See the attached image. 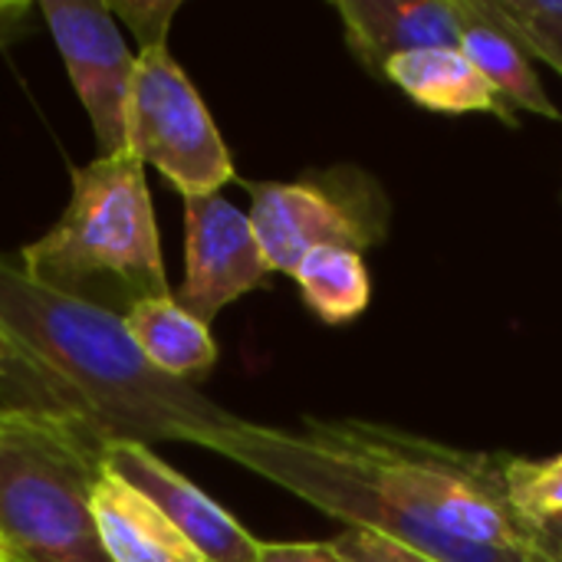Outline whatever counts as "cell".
Here are the masks:
<instances>
[{
	"instance_id": "obj_1",
	"label": "cell",
	"mask_w": 562,
	"mask_h": 562,
	"mask_svg": "<svg viewBox=\"0 0 562 562\" xmlns=\"http://www.w3.org/2000/svg\"><path fill=\"white\" fill-rule=\"evenodd\" d=\"M0 326L53 372L105 445H201L234 418L194 385L158 372L122 316L33 283L7 254H0Z\"/></svg>"
},
{
	"instance_id": "obj_2",
	"label": "cell",
	"mask_w": 562,
	"mask_h": 562,
	"mask_svg": "<svg viewBox=\"0 0 562 562\" xmlns=\"http://www.w3.org/2000/svg\"><path fill=\"white\" fill-rule=\"evenodd\" d=\"M303 435L398 514L445 537L533 562H560V547L527 524L507 497V454L461 451L356 418H306Z\"/></svg>"
},
{
	"instance_id": "obj_3",
	"label": "cell",
	"mask_w": 562,
	"mask_h": 562,
	"mask_svg": "<svg viewBox=\"0 0 562 562\" xmlns=\"http://www.w3.org/2000/svg\"><path fill=\"white\" fill-rule=\"evenodd\" d=\"M20 267L33 283L122 319L135 303L168 296L145 165L122 151L72 168L63 217L20 250Z\"/></svg>"
},
{
	"instance_id": "obj_4",
	"label": "cell",
	"mask_w": 562,
	"mask_h": 562,
	"mask_svg": "<svg viewBox=\"0 0 562 562\" xmlns=\"http://www.w3.org/2000/svg\"><path fill=\"white\" fill-rule=\"evenodd\" d=\"M105 441L36 418L0 441V547L10 562H109L92 520Z\"/></svg>"
},
{
	"instance_id": "obj_5",
	"label": "cell",
	"mask_w": 562,
	"mask_h": 562,
	"mask_svg": "<svg viewBox=\"0 0 562 562\" xmlns=\"http://www.w3.org/2000/svg\"><path fill=\"white\" fill-rule=\"evenodd\" d=\"M198 448H207L214 454H224L227 461L273 481L277 487L296 494L300 501L313 504L316 510L342 520L346 527L372 530L379 537H389L395 543L412 547L415 553L435 562H533L474 547L454 537H445L405 514H398L385 497H379L366 481H359L352 471H346L339 461H333L326 451H319L303 431H283L254 425L244 418H231L227 425L214 428Z\"/></svg>"
},
{
	"instance_id": "obj_6",
	"label": "cell",
	"mask_w": 562,
	"mask_h": 562,
	"mask_svg": "<svg viewBox=\"0 0 562 562\" xmlns=\"http://www.w3.org/2000/svg\"><path fill=\"white\" fill-rule=\"evenodd\" d=\"M250 224L270 270L293 273L316 247L362 254L389 234V201L359 168H329L303 181H244Z\"/></svg>"
},
{
	"instance_id": "obj_7",
	"label": "cell",
	"mask_w": 562,
	"mask_h": 562,
	"mask_svg": "<svg viewBox=\"0 0 562 562\" xmlns=\"http://www.w3.org/2000/svg\"><path fill=\"white\" fill-rule=\"evenodd\" d=\"M125 148L142 165L158 168L181 198L217 194L237 175L231 148L204 99L168 46L138 53L125 115Z\"/></svg>"
},
{
	"instance_id": "obj_8",
	"label": "cell",
	"mask_w": 562,
	"mask_h": 562,
	"mask_svg": "<svg viewBox=\"0 0 562 562\" xmlns=\"http://www.w3.org/2000/svg\"><path fill=\"white\" fill-rule=\"evenodd\" d=\"M40 10L92 122L99 158L128 151L125 115L138 53H128L119 20L105 0H43Z\"/></svg>"
},
{
	"instance_id": "obj_9",
	"label": "cell",
	"mask_w": 562,
	"mask_h": 562,
	"mask_svg": "<svg viewBox=\"0 0 562 562\" xmlns=\"http://www.w3.org/2000/svg\"><path fill=\"white\" fill-rule=\"evenodd\" d=\"M270 263L254 234L250 214L221 194L184 198V280L178 303L211 326V319L263 286Z\"/></svg>"
},
{
	"instance_id": "obj_10",
	"label": "cell",
	"mask_w": 562,
	"mask_h": 562,
	"mask_svg": "<svg viewBox=\"0 0 562 562\" xmlns=\"http://www.w3.org/2000/svg\"><path fill=\"white\" fill-rule=\"evenodd\" d=\"M102 464L142 491L175 524V530L191 540L204 562H260L263 543L250 537L217 501L165 464L148 445L112 441L105 445Z\"/></svg>"
},
{
	"instance_id": "obj_11",
	"label": "cell",
	"mask_w": 562,
	"mask_h": 562,
	"mask_svg": "<svg viewBox=\"0 0 562 562\" xmlns=\"http://www.w3.org/2000/svg\"><path fill=\"white\" fill-rule=\"evenodd\" d=\"M333 10L342 20L352 56L382 76L385 63L418 49H461L468 26L464 0H339Z\"/></svg>"
},
{
	"instance_id": "obj_12",
	"label": "cell",
	"mask_w": 562,
	"mask_h": 562,
	"mask_svg": "<svg viewBox=\"0 0 562 562\" xmlns=\"http://www.w3.org/2000/svg\"><path fill=\"white\" fill-rule=\"evenodd\" d=\"M92 520L109 562H204L142 491L105 464L92 487Z\"/></svg>"
},
{
	"instance_id": "obj_13",
	"label": "cell",
	"mask_w": 562,
	"mask_h": 562,
	"mask_svg": "<svg viewBox=\"0 0 562 562\" xmlns=\"http://www.w3.org/2000/svg\"><path fill=\"white\" fill-rule=\"evenodd\" d=\"M382 79L395 82L412 102L431 112H448V115L494 112L504 122H514L501 95L491 89V82L477 72V66L458 46L402 53L385 63Z\"/></svg>"
},
{
	"instance_id": "obj_14",
	"label": "cell",
	"mask_w": 562,
	"mask_h": 562,
	"mask_svg": "<svg viewBox=\"0 0 562 562\" xmlns=\"http://www.w3.org/2000/svg\"><path fill=\"white\" fill-rule=\"evenodd\" d=\"M468 26L461 36V53L477 66V72L491 82L504 105H520L527 112L562 119L553 99L547 95L537 69L527 59V49L504 26L494 0H464Z\"/></svg>"
},
{
	"instance_id": "obj_15",
	"label": "cell",
	"mask_w": 562,
	"mask_h": 562,
	"mask_svg": "<svg viewBox=\"0 0 562 562\" xmlns=\"http://www.w3.org/2000/svg\"><path fill=\"white\" fill-rule=\"evenodd\" d=\"M125 333L138 352L165 375L194 385L217 362V342L211 326L191 316L171 293L135 303L125 313Z\"/></svg>"
},
{
	"instance_id": "obj_16",
	"label": "cell",
	"mask_w": 562,
	"mask_h": 562,
	"mask_svg": "<svg viewBox=\"0 0 562 562\" xmlns=\"http://www.w3.org/2000/svg\"><path fill=\"white\" fill-rule=\"evenodd\" d=\"M300 286L303 303L326 323L342 326L366 313L372 283L362 254L342 247H316L290 273Z\"/></svg>"
},
{
	"instance_id": "obj_17",
	"label": "cell",
	"mask_w": 562,
	"mask_h": 562,
	"mask_svg": "<svg viewBox=\"0 0 562 562\" xmlns=\"http://www.w3.org/2000/svg\"><path fill=\"white\" fill-rule=\"evenodd\" d=\"M0 405L10 408V412L72 422V425L89 428V422H86L82 408L76 405V398L3 326H0Z\"/></svg>"
},
{
	"instance_id": "obj_18",
	"label": "cell",
	"mask_w": 562,
	"mask_h": 562,
	"mask_svg": "<svg viewBox=\"0 0 562 562\" xmlns=\"http://www.w3.org/2000/svg\"><path fill=\"white\" fill-rule=\"evenodd\" d=\"M504 481L507 497L517 507V514L540 527L550 517L562 514V454L550 461H530V458H510L504 461Z\"/></svg>"
},
{
	"instance_id": "obj_19",
	"label": "cell",
	"mask_w": 562,
	"mask_h": 562,
	"mask_svg": "<svg viewBox=\"0 0 562 562\" xmlns=\"http://www.w3.org/2000/svg\"><path fill=\"white\" fill-rule=\"evenodd\" d=\"M112 16L125 23L138 43V53L168 46L171 16L181 10V0H105Z\"/></svg>"
},
{
	"instance_id": "obj_20",
	"label": "cell",
	"mask_w": 562,
	"mask_h": 562,
	"mask_svg": "<svg viewBox=\"0 0 562 562\" xmlns=\"http://www.w3.org/2000/svg\"><path fill=\"white\" fill-rule=\"evenodd\" d=\"M329 543H333L339 562H435L415 553L405 543H395L389 537H379V533L359 530V527H349L342 537H336Z\"/></svg>"
},
{
	"instance_id": "obj_21",
	"label": "cell",
	"mask_w": 562,
	"mask_h": 562,
	"mask_svg": "<svg viewBox=\"0 0 562 562\" xmlns=\"http://www.w3.org/2000/svg\"><path fill=\"white\" fill-rule=\"evenodd\" d=\"M501 20H504V26L514 33V40L527 53H533L537 59H543L547 66H553L562 76V30H557V26H540V23H524V20H514L507 13H501Z\"/></svg>"
},
{
	"instance_id": "obj_22",
	"label": "cell",
	"mask_w": 562,
	"mask_h": 562,
	"mask_svg": "<svg viewBox=\"0 0 562 562\" xmlns=\"http://www.w3.org/2000/svg\"><path fill=\"white\" fill-rule=\"evenodd\" d=\"M494 3L501 13H507L514 20L562 30V0H494Z\"/></svg>"
},
{
	"instance_id": "obj_23",
	"label": "cell",
	"mask_w": 562,
	"mask_h": 562,
	"mask_svg": "<svg viewBox=\"0 0 562 562\" xmlns=\"http://www.w3.org/2000/svg\"><path fill=\"white\" fill-rule=\"evenodd\" d=\"M260 562H339L333 543H263Z\"/></svg>"
},
{
	"instance_id": "obj_24",
	"label": "cell",
	"mask_w": 562,
	"mask_h": 562,
	"mask_svg": "<svg viewBox=\"0 0 562 562\" xmlns=\"http://www.w3.org/2000/svg\"><path fill=\"white\" fill-rule=\"evenodd\" d=\"M30 20V3H20V0H0V49L16 43L20 36L30 33L26 26Z\"/></svg>"
},
{
	"instance_id": "obj_25",
	"label": "cell",
	"mask_w": 562,
	"mask_h": 562,
	"mask_svg": "<svg viewBox=\"0 0 562 562\" xmlns=\"http://www.w3.org/2000/svg\"><path fill=\"white\" fill-rule=\"evenodd\" d=\"M40 415H23V412H10V408H3L0 405V441L3 438H10L13 431H20V428H26L30 422H36ZM56 422V418H53Z\"/></svg>"
},
{
	"instance_id": "obj_26",
	"label": "cell",
	"mask_w": 562,
	"mask_h": 562,
	"mask_svg": "<svg viewBox=\"0 0 562 562\" xmlns=\"http://www.w3.org/2000/svg\"><path fill=\"white\" fill-rule=\"evenodd\" d=\"M540 530H543V533H547V537H550L557 547H562V514L560 517H550L547 524H540Z\"/></svg>"
},
{
	"instance_id": "obj_27",
	"label": "cell",
	"mask_w": 562,
	"mask_h": 562,
	"mask_svg": "<svg viewBox=\"0 0 562 562\" xmlns=\"http://www.w3.org/2000/svg\"><path fill=\"white\" fill-rule=\"evenodd\" d=\"M0 560H7V553H3V547H0Z\"/></svg>"
},
{
	"instance_id": "obj_28",
	"label": "cell",
	"mask_w": 562,
	"mask_h": 562,
	"mask_svg": "<svg viewBox=\"0 0 562 562\" xmlns=\"http://www.w3.org/2000/svg\"><path fill=\"white\" fill-rule=\"evenodd\" d=\"M560 562H562V547H560Z\"/></svg>"
},
{
	"instance_id": "obj_29",
	"label": "cell",
	"mask_w": 562,
	"mask_h": 562,
	"mask_svg": "<svg viewBox=\"0 0 562 562\" xmlns=\"http://www.w3.org/2000/svg\"><path fill=\"white\" fill-rule=\"evenodd\" d=\"M0 562H10V560H0Z\"/></svg>"
}]
</instances>
